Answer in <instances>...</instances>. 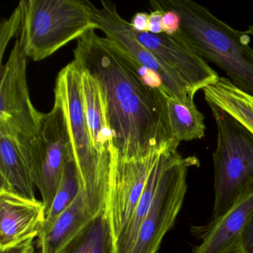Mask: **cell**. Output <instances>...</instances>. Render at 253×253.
Instances as JSON below:
<instances>
[{"label":"cell","instance_id":"cell-27","mask_svg":"<svg viewBox=\"0 0 253 253\" xmlns=\"http://www.w3.org/2000/svg\"><path fill=\"white\" fill-rule=\"evenodd\" d=\"M149 14L146 13H138L135 14L131 20V26L137 33L149 32Z\"/></svg>","mask_w":253,"mask_h":253},{"label":"cell","instance_id":"cell-6","mask_svg":"<svg viewBox=\"0 0 253 253\" xmlns=\"http://www.w3.org/2000/svg\"><path fill=\"white\" fill-rule=\"evenodd\" d=\"M54 94V107L42 115L38 134L28 140L17 141L34 183L42 195L45 214L52 206L69 153L66 112L60 96Z\"/></svg>","mask_w":253,"mask_h":253},{"label":"cell","instance_id":"cell-3","mask_svg":"<svg viewBox=\"0 0 253 253\" xmlns=\"http://www.w3.org/2000/svg\"><path fill=\"white\" fill-rule=\"evenodd\" d=\"M54 93L61 98L66 112L69 146L81 189L96 216L106 210L112 159L100 155L93 144L84 108L81 69L74 60L59 72Z\"/></svg>","mask_w":253,"mask_h":253},{"label":"cell","instance_id":"cell-12","mask_svg":"<svg viewBox=\"0 0 253 253\" xmlns=\"http://www.w3.org/2000/svg\"><path fill=\"white\" fill-rule=\"evenodd\" d=\"M253 212V190L220 218L191 228L201 240L192 253H240L241 232Z\"/></svg>","mask_w":253,"mask_h":253},{"label":"cell","instance_id":"cell-26","mask_svg":"<svg viewBox=\"0 0 253 253\" xmlns=\"http://www.w3.org/2000/svg\"><path fill=\"white\" fill-rule=\"evenodd\" d=\"M163 17H164V12L159 10L153 11L149 14V32L155 35L164 33Z\"/></svg>","mask_w":253,"mask_h":253},{"label":"cell","instance_id":"cell-13","mask_svg":"<svg viewBox=\"0 0 253 253\" xmlns=\"http://www.w3.org/2000/svg\"><path fill=\"white\" fill-rule=\"evenodd\" d=\"M42 201L0 193V249L36 237L45 221Z\"/></svg>","mask_w":253,"mask_h":253},{"label":"cell","instance_id":"cell-16","mask_svg":"<svg viewBox=\"0 0 253 253\" xmlns=\"http://www.w3.org/2000/svg\"><path fill=\"white\" fill-rule=\"evenodd\" d=\"M81 72L84 108L91 140L100 155L112 159V134L103 93L90 74L81 69Z\"/></svg>","mask_w":253,"mask_h":253},{"label":"cell","instance_id":"cell-21","mask_svg":"<svg viewBox=\"0 0 253 253\" xmlns=\"http://www.w3.org/2000/svg\"><path fill=\"white\" fill-rule=\"evenodd\" d=\"M81 179L75 158L69 146V153L65 164L61 180L49 211L45 214V221L40 231L42 235L50 230L59 216L75 201L81 191Z\"/></svg>","mask_w":253,"mask_h":253},{"label":"cell","instance_id":"cell-28","mask_svg":"<svg viewBox=\"0 0 253 253\" xmlns=\"http://www.w3.org/2000/svg\"><path fill=\"white\" fill-rule=\"evenodd\" d=\"M245 32L247 35L253 36V24L252 26H249L248 29Z\"/></svg>","mask_w":253,"mask_h":253},{"label":"cell","instance_id":"cell-15","mask_svg":"<svg viewBox=\"0 0 253 253\" xmlns=\"http://www.w3.org/2000/svg\"><path fill=\"white\" fill-rule=\"evenodd\" d=\"M0 193L36 201L33 180L18 143L0 136Z\"/></svg>","mask_w":253,"mask_h":253},{"label":"cell","instance_id":"cell-25","mask_svg":"<svg viewBox=\"0 0 253 253\" xmlns=\"http://www.w3.org/2000/svg\"><path fill=\"white\" fill-rule=\"evenodd\" d=\"M33 240V238H29L15 245L1 248L0 253H35Z\"/></svg>","mask_w":253,"mask_h":253},{"label":"cell","instance_id":"cell-17","mask_svg":"<svg viewBox=\"0 0 253 253\" xmlns=\"http://www.w3.org/2000/svg\"><path fill=\"white\" fill-rule=\"evenodd\" d=\"M94 217L86 197L81 189L75 201L59 216L50 230L38 236L40 253H60Z\"/></svg>","mask_w":253,"mask_h":253},{"label":"cell","instance_id":"cell-24","mask_svg":"<svg viewBox=\"0 0 253 253\" xmlns=\"http://www.w3.org/2000/svg\"><path fill=\"white\" fill-rule=\"evenodd\" d=\"M163 26L164 33L172 34L180 29V18L177 14L172 11H163Z\"/></svg>","mask_w":253,"mask_h":253},{"label":"cell","instance_id":"cell-2","mask_svg":"<svg viewBox=\"0 0 253 253\" xmlns=\"http://www.w3.org/2000/svg\"><path fill=\"white\" fill-rule=\"evenodd\" d=\"M150 7L177 14L182 35L198 54L223 69L235 86L253 96V50L245 32L235 30L191 0L152 1Z\"/></svg>","mask_w":253,"mask_h":253},{"label":"cell","instance_id":"cell-22","mask_svg":"<svg viewBox=\"0 0 253 253\" xmlns=\"http://www.w3.org/2000/svg\"><path fill=\"white\" fill-rule=\"evenodd\" d=\"M23 20V10L19 3L11 17L5 20L3 19L0 28V60L2 61L5 48L11 38L20 32Z\"/></svg>","mask_w":253,"mask_h":253},{"label":"cell","instance_id":"cell-1","mask_svg":"<svg viewBox=\"0 0 253 253\" xmlns=\"http://www.w3.org/2000/svg\"><path fill=\"white\" fill-rule=\"evenodd\" d=\"M74 61L100 85L112 148L120 159H143L180 144L170 127L168 96L146 85L140 75L143 69L113 41L88 32L78 40Z\"/></svg>","mask_w":253,"mask_h":253},{"label":"cell","instance_id":"cell-14","mask_svg":"<svg viewBox=\"0 0 253 253\" xmlns=\"http://www.w3.org/2000/svg\"><path fill=\"white\" fill-rule=\"evenodd\" d=\"M178 146L174 145L170 146L161 151L160 153L134 213L115 241V253H130L131 252L137 239L142 222L152 205L163 172L180 155L177 151Z\"/></svg>","mask_w":253,"mask_h":253},{"label":"cell","instance_id":"cell-23","mask_svg":"<svg viewBox=\"0 0 253 253\" xmlns=\"http://www.w3.org/2000/svg\"><path fill=\"white\" fill-rule=\"evenodd\" d=\"M240 253H253V212L241 232Z\"/></svg>","mask_w":253,"mask_h":253},{"label":"cell","instance_id":"cell-4","mask_svg":"<svg viewBox=\"0 0 253 253\" xmlns=\"http://www.w3.org/2000/svg\"><path fill=\"white\" fill-rule=\"evenodd\" d=\"M18 40L26 57L41 61L99 29L88 1L23 0Z\"/></svg>","mask_w":253,"mask_h":253},{"label":"cell","instance_id":"cell-19","mask_svg":"<svg viewBox=\"0 0 253 253\" xmlns=\"http://www.w3.org/2000/svg\"><path fill=\"white\" fill-rule=\"evenodd\" d=\"M114 245L106 210L94 216L59 253H115Z\"/></svg>","mask_w":253,"mask_h":253},{"label":"cell","instance_id":"cell-20","mask_svg":"<svg viewBox=\"0 0 253 253\" xmlns=\"http://www.w3.org/2000/svg\"><path fill=\"white\" fill-rule=\"evenodd\" d=\"M167 106L171 133L176 141H190L204 137L205 118L194 100L167 97Z\"/></svg>","mask_w":253,"mask_h":253},{"label":"cell","instance_id":"cell-11","mask_svg":"<svg viewBox=\"0 0 253 253\" xmlns=\"http://www.w3.org/2000/svg\"><path fill=\"white\" fill-rule=\"evenodd\" d=\"M140 42L175 71L196 94L218 80V74L189 45L179 29L172 34L137 33Z\"/></svg>","mask_w":253,"mask_h":253},{"label":"cell","instance_id":"cell-18","mask_svg":"<svg viewBox=\"0 0 253 253\" xmlns=\"http://www.w3.org/2000/svg\"><path fill=\"white\" fill-rule=\"evenodd\" d=\"M202 91L208 105L220 108L253 134V96L235 86L228 78L222 77Z\"/></svg>","mask_w":253,"mask_h":253},{"label":"cell","instance_id":"cell-9","mask_svg":"<svg viewBox=\"0 0 253 253\" xmlns=\"http://www.w3.org/2000/svg\"><path fill=\"white\" fill-rule=\"evenodd\" d=\"M94 20L106 38L113 41L140 68L158 75L162 90L168 97L180 100H194L195 94L180 75L161 59L151 52L137 39L131 23L124 20L116 6L109 1H101V8L89 2Z\"/></svg>","mask_w":253,"mask_h":253},{"label":"cell","instance_id":"cell-5","mask_svg":"<svg viewBox=\"0 0 253 253\" xmlns=\"http://www.w3.org/2000/svg\"><path fill=\"white\" fill-rule=\"evenodd\" d=\"M217 130L213 152L214 202L211 221L253 190V134L217 106L209 105Z\"/></svg>","mask_w":253,"mask_h":253},{"label":"cell","instance_id":"cell-10","mask_svg":"<svg viewBox=\"0 0 253 253\" xmlns=\"http://www.w3.org/2000/svg\"><path fill=\"white\" fill-rule=\"evenodd\" d=\"M161 151L143 159L126 161L120 159L112 148L106 212L114 241L134 213Z\"/></svg>","mask_w":253,"mask_h":253},{"label":"cell","instance_id":"cell-8","mask_svg":"<svg viewBox=\"0 0 253 253\" xmlns=\"http://www.w3.org/2000/svg\"><path fill=\"white\" fill-rule=\"evenodd\" d=\"M27 58L16 40L5 66H1L0 136L21 142L35 137L43 113L32 104L26 80Z\"/></svg>","mask_w":253,"mask_h":253},{"label":"cell","instance_id":"cell-7","mask_svg":"<svg viewBox=\"0 0 253 253\" xmlns=\"http://www.w3.org/2000/svg\"><path fill=\"white\" fill-rule=\"evenodd\" d=\"M199 166L197 157L183 158L180 155L166 168L130 253H158L183 205L187 192L188 170Z\"/></svg>","mask_w":253,"mask_h":253}]
</instances>
